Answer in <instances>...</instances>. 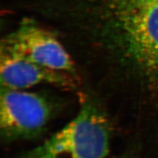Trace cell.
Segmentation results:
<instances>
[{
  "instance_id": "obj_1",
  "label": "cell",
  "mask_w": 158,
  "mask_h": 158,
  "mask_svg": "<svg viewBox=\"0 0 158 158\" xmlns=\"http://www.w3.org/2000/svg\"><path fill=\"white\" fill-rule=\"evenodd\" d=\"M106 43L158 98V0H93Z\"/></svg>"
},
{
  "instance_id": "obj_2",
  "label": "cell",
  "mask_w": 158,
  "mask_h": 158,
  "mask_svg": "<svg viewBox=\"0 0 158 158\" xmlns=\"http://www.w3.org/2000/svg\"><path fill=\"white\" fill-rule=\"evenodd\" d=\"M110 138L108 118L94 102L86 101L62 129L19 158H105Z\"/></svg>"
},
{
  "instance_id": "obj_3",
  "label": "cell",
  "mask_w": 158,
  "mask_h": 158,
  "mask_svg": "<svg viewBox=\"0 0 158 158\" xmlns=\"http://www.w3.org/2000/svg\"><path fill=\"white\" fill-rule=\"evenodd\" d=\"M53 106L45 96L23 89L2 88L0 132L5 141L30 139L46 129Z\"/></svg>"
},
{
  "instance_id": "obj_4",
  "label": "cell",
  "mask_w": 158,
  "mask_h": 158,
  "mask_svg": "<svg viewBox=\"0 0 158 158\" xmlns=\"http://www.w3.org/2000/svg\"><path fill=\"white\" fill-rule=\"evenodd\" d=\"M1 48L44 68L76 76L66 49L52 33L35 23L23 22L2 42Z\"/></svg>"
},
{
  "instance_id": "obj_5",
  "label": "cell",
  "mask_w": 158,
  "mask_h": 158,
  "mask_svg": "<svg viewBox=\"0 0 158 158\" xmlns=\"http://www.w3.org/2000/svg\"><path fill=\"white\" fill-rule=\"evenodd\" d=\"M73 76L44 68L1 48L0 78L2 88L27 89L46 84L68 89L76 88Z\"/></svg>"
}]
</instances>
